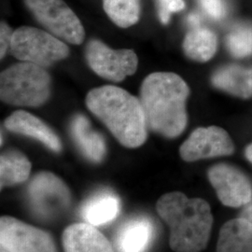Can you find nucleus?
<instances>
[{
  "label": "nucleus",
  "mask_w": 252,
  "mask_h": 252,
  "mask_svg": "<svg viewBox=\"0 0 252 252\" xmlns=\"http://www.w3.org/2000/svg\"><path fill=\"white\" fill-rule=\"evenodd\" d=\"M189 94L187 83L175 73L155 72L145 78L140 102L148 127L168 138L179 136L187 126Z\"/></svg>",
  "instance_id": "obj_1"
},
{
  "label": "nucleus",
  "mask_w": 252,
  "mask_h": 252,
  "mask_svg": "<svg viewBox=\"0 0 252 252\" xmlns=\"http://www.w3.org/2000/svg\"><path fill=\"white\" fill-rule=\"evenodd\" d=\"M158 214L170 228L169 244L176 252H200L207 247L213 224L208 203L175 191L158 200Z\"/></svg>",
  "instance_id": "obj_2"
},
{
  "label": "nucleus",
  "mask_w": 252,
  "mask_h": 252,
  "mask_svg": "<svg viewBox=\"0 0 252 252\" xmlns=\"http://www.w3.org/2000/svg\"><path fill=\"white\" fill-rule=\"evenodd\" d=\"M86 105L121 144L127 148L144 144L148 126L140 99L120 87L105 85L89 92Z\"/></svg>",
  "instance_id": "obj_3"
},
{
  "label": "nucleus",
  "mask_w": 252,
  "mask_h": 252,
  "mask_svg": "<svg viewBox=\"0 0 252 252\" xmlns=\"http://www.w3.org/2000/svg\"><path fill=\"white\" fill-rule=\"evenodd\" d=\"M51 78L45 68L21 62L1 72L0 97L18 107H39L50 96Z\"/></svg>",
  "instance_id": "obj_4"
},
{
  "label": "nucleus",
  "mask_w": 252,
  "mask_h": 252,
  "mask_svg": "<svg viewBox=\"0 0 252 252\" xmlns=\"http://www.w3.org/2000/svg\"><path fill=\"white\" fill-rule=\"evenodd\" d=\"M9 49L21 62L42 67L63 60L69 54V48L60 38L29 27H20L13 32Z\"/></svg>",
  "instance_id": "obj_5"
},
{
  "label": "nucleus",
  "mask_w": 252,
  "mask_h": 252,
  "mask_svg": "<svg viewBox=\"0 0 252 252\" xmlns=\"http://www.w3.org/2000/svg\"><path fill=\"white\" fill-rule=\"evenodd\" d=\"M36 20L54 36L74 45L84 40V28L80 19L63 0H26Z\"/></svg>",
  "instance_id": "obj_6"
},
{
  "label": "nucleus",
  "mask_w": 252,
  "mask_h": 252,
  "mask_svg": "<svg viewBox=\"0 0 252 252\" xmlns=\"http://www.w3.org/2000/svg\"><path fill=\"white\" fill-rule=\"evenodd\" d=\"M27 199L36 216L52 219L68 208L71 194L57 176L50 172H40L28 184Z\"/></svg>",
  "instance_id": "obj_7"
},
{
  "label": "nucleus",
  "mask_w": 252,
  "mask_h": 252,
  "mask_svg": "<svg viewBox=\"0 0 252 252\" xmlns=\"http://www.w3.org/2000/svg\"><path fill=\"white\" fill-rule=\"evenodd\" d=\"M91 68L108 81H124L136 71L138 60L132 50H112L99 40H91L86 49Z\"/></svg>",
  "instance_id": "obj_8"
},
{
  "label": "nucleus",
  "mask_w": 252,
  "mask_h": 252,
  "mask_svg": "<svg viewBox=\"0 0 252 252\" xmlns=\"http://www.w3.org/2000/svg\"><path fill=\"white\" fill-rule=\"evenodd\" d=\"M0 243L8 252H57L50 234L11 217L0 220Z\"/></svg>",
  "instance_id": "obj_9"
},
{
  "label": "nucleus",
  "mask_w": 252,
  "mask_h": 252,
  "mask_svg": "<svg viewBox=\"0 0 252 252\" xmlns=\"http://www.w3.org/2000/svg\"><path fill=\"white\" fill-rule=\"evenodd\" d=\"M220 201L227 207H240L252 200V184L243 172L232 165L220 163L207 173Z\"/></svg>",
  "instance_id": "obj_10"
},
{
  "label": "nucleus",
  "mask_w": 252,
  "mask_h": 252,
  "mask_svg": "<svg viewBox=\"0 0 252 252\" xmlns=\"http://www.w3.org/2000/svg\"><path fill=\"white\" fill-rule=\"evenodd\" d=\"M234 151V143L225 130L217 126H209L195 129L181 145L180 153L184 161L194 162L231 155Z\"/></svg>",
  "instance_id": "obj_11"
},
{
  "label": "nucleus",
  "mask_w": 252,
  "mask_h": 252,
  "mask_svg": "<svg viewBox=\"0 0 252 252\" xmlns=\"http://www.w3.org/2000/svg\"><path fill=\"white\" fill-rule=\"evenodd\" d=\"M153 220L147 216H135L119 227L114 243L118 252H146L154 237Z\"/></svg>",
  "instance_id": "obj_12"
},
{
  "label": "nucleus",
  "mask_w": 252,
  "mask_h": 252,
  "mask_svg": "<svg viewBox=\"0 0 252 252\" xmlns=\"http://www.w3.org/2000/svg\"><path fill=\"white\" fill-rule=\"evenodd\" d=\"M4 125L10 132L35 138L55 153L62 151V143L54 131L29 112L17 110L6 119Z\"/></svg>",
  "instance_id": "obj_13"
},
{
  "label": "nucleus",
  "mask_w": 252,
  "mask_h": 252,
  "mask_svg": "<svg viewBox=\"0 0 252 252\" xmlns=\"http://www.w3.org/2000/svg\"><path fill=\"white\" fill-rule=\"evenodd\" d=\"M65 252H114L104 234L89 223H75L63 231Z\"/></svg>",
  "instance_id": "obj_14"
},
{
  "label": "nucleus",
  "mask_w": 252,
  "mask_h": 252,
  "mask_svg": "<svg viewBox=\"0 0 252 252\" xmlns=\"http://www.w3.org/2000/svg\"><path fill=\"white\" fill-rule=\"evenodd\" d=\"M121 209L120 199L109 190L99 191L82 205L80 214L86 223L93 226L108 224L117 218Z\"/></svg>",
  "instance_id": "obj_15"
},
{
  "label": "nucleus",
  "mask_w": 252,
  "mask_h": 252,
  "mask_svg": "<svg viewBox=\"0 0 252 252\" xmlns=\"http://www.w3.org/2000/svg\"><path fill=\"white\" fill-rule=\"evenodd\" d=\"M217 252H252V223L242 218L227 221L220 231Z\"/></svg>",
  "instance_id": "obj_16"
},
{
  "label": "nucleus",
  "mask_w": 252,
  "mask_h": 252,
  "mask_svg": "<svg viewBox=\"0 0 252 252\" xmlns=\"http://www.w3.org/2000/svg\"><path fill=\"white\" fill-rule=\"evenodd\" d=\"M213 85L220 90L242 98L252 96V68L227 65L212 77Z\"/></svg>",
  "instance_id": "obj_17"
},
{
  "label": "nucleus",
  "mask_w": 252,
  "mask_h": 252,
  "mask_svg": "<svg viewBox=\"0 0 252 252\" xmlns=\"http://www.w3.org/2000/svg\"><path fill=\"white\" fill-rule=\"evenodd\" d=\"M71 135L76 144L87 159L92 162H99L106 155V143L102 135L91 128L89 121L82 115L73 119Z\"/></svg>",
  "instance_id": "obj_18"
},
{
  "label": "nucleus",
  "mask_w": 252,
  "mask_h": 252,
  "mask_svg": "<svg viewBox=\"0 0 252 252\" xmlns=\"http://www.w3.org/2000/svg\"><path fill=\"white\" fill-rule=\"evenodd\" d=\"M217 36L210 29L195 27L186 35L183 50L186 55L196 62H207L216 53Z\"/></svg>",
  "instance_id": "obj_19"
},
{
  "label": "nucleus",
  "mask_w": 252,
  "mask_h": 252,
  "mask_svg": "<svg viewBox=\"0 0 252 252\" xmlns=\"http://www.w3.org/2000/svg\"><path fill=\"white\" fill-rule=\"evenodd\" d=\"M30 171L31 162L23 153L17 151H9L1 154L0 185L2 189L26 181Z\"/></svg>",
  "instance_id": "obj_20"
},
{
  "label": "nucleus",
  "mask_w": 252,
  "mask_h": 252,
  "mask_svg": "<svg viewBox=\"0 0 252 252\" xmlns=\"http://www.w3.org/2000/svg\"><path fill=\"white\" fill-rule=\"evenodd\" d=\"M104 9L118 27H131L139 18V0H104Z\"/></svg>",
  "instance_id": "obj_21"
},
{
  "label": "nucleus",
  "mask_w": 252,
  "mask_h": 252,
  "mask_svg": "<svg viewBox=\"0 0 252 252\" xmlns=\"http://www.w3.org/2000/svg\"><path fill=\"white\" fill-rule=\"evenodd\" d=\"M226 45L234 57L242 58L252 54V26L234 27L226 37Z\"/></svg>",
  "instance_id": "obj_22"
},
{
  "label": "nucleus",
  "mask_w": 252,
  "mask_h": 252,
  "mask_svg": "<svg viewBox=\"0 0 252 252\" xmlns=\"http://www.w3.org/2000/svg\"><path fill=\"white\" fill-rule=\"evenodd\" d=\"M200 6L210 18L221 20L226 15V5L223 0H198Z\"/></svg>",
  "instance_id": "obj_23"
},
{
  "label": "nucleus",
  "mask_w": 252,
  "mask_h": 252,
  "mask_svg": "<svg viewBox=\"0 0 252 252\" xmlns=\"http://www.w3.org/2000/svg\"><path fill=\"white\" fill-rule=\"evenodd\" d=\"M159 15L162 24L169 22L170 15L173 12H178L185 8L183 0H159Z\"/></svg>",
  "instance_id": "obj_24"
},
{
  "label": "nucleus",
  "mask_w": 252,
  "mask_h": 252,
  "mask_svg": "<svg viewBox=\"0 0 252 252\" xmlns=\"http://www.w3.org/2000/svg\"><path fill=\"white\" fill-rule=\"evenodd\" d=\"M13 32L10 27L4 22L1 23L0 27V58L3 59L7 54V51L10 48L11 37Z\"/></svg>",
  "instance_id": "obj_25"
},
{
  "label": "nucleus",
  "mask_w": 252,
  "mask_h": 252,
  "mask_svg": "<svg viewBox=\"0 0 252 252\" xmlns=\"http://www.w3.org/2000/svg\"><path fill=\"white\" fill-rule=\"evenodd\" d=\"M240 218L245 219V220H247L248 221L252 223V201L250 204H248V206L241 212Z\"/></svg>",
  "instance_id": "obj_26"
},
{
  "label": "nucleus",
  "mask_w": 252,
  "mask_h": 252,
  "mask_svg": "<svg viewBox=\"0 0 252 252\" xmlns=\"http://www.w3.org/2000/svg\"><path fill=\"white\" fill-rule=\"evenodd\" d=\"M188 22L189 25L193 28L200 27V23H201V19L199 17L198 14L196 13H192L190 14L188 18Z\"/></svg>",
  "instance_id": "obj_27"
},
{
  "label": "nucleus",
  "mask_w": 252,
  "mask_h": 252,
  "mask_svg": "<svg viewBox=\"0 0 252 252\" xmlns=\"http://www.w3.org/2000/svg\"><path fill=\"white\" fill-rule=\"evenodd\" d=\"M246 157L249 159L250 162H252V144L246 149Z\"/></svg>",
  "instance_id": "obj_28"
}]
</instances>
